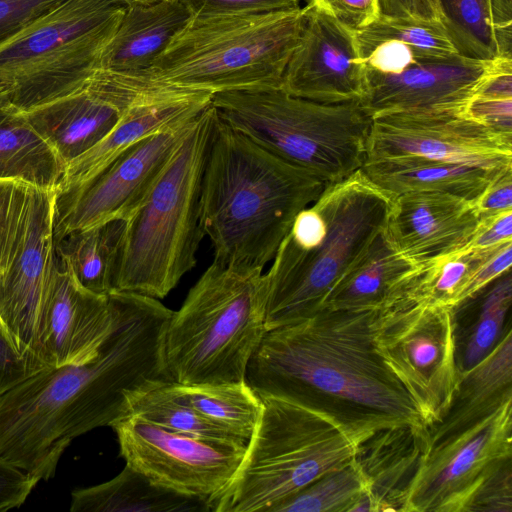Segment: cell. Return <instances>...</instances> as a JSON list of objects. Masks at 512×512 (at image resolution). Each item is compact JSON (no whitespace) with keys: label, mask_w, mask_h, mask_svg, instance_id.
<instances>
[{"label":"cell","mask_w":512,"mask_h":512,"mask_svg":"<svg viewBox=\"0 0 512 512\" xmlns=\"http://www.w3.org/2000/svg\"><path fill=\"white\" fill-rule=\"evenodd\" d=\"M109 296L115 324L93 360L48 366L0 396V457L37 483L54 476L75 438L112 426L138 396L173 382L164 356L173 310L142 294Z\"/></svg>","instance_id":"cell-1"},{"label":"cell","mask_w":512,"mask_h":512,"mask_svg":"<svg viewBox=\"0 0 512 512\" xmlns=\"http://www.w3.org/2000/svg\"><path fill=\"white\" fill-rule=\"evenodd\" d=\"M377 310L324 308L266 330L245 380L261 397L325 415L359 444L381 430L427 427L376 349Z\"/></svg>","instance_id":"cell-2"},{"label":"cell","mask_w":512,"mask_h":512,"mask_svg":"<svg viewBox=\"0 0 512 512\" xmlns=\"http://www.w3.org/2000/svg\"><path fill=\"white\" fill-rule=\"evenodd\" d=\"M217 115V114H216ZM328 184L267 151L218 116L203 169L199 220L214 262H271L296 215Z\"/></svg>","instance_id":"cell-3"},{"label":"cell","mask_w":512,"mask_h":512,"mask_svg":"<svg viewBox=\"0 0 512 512\" xmlns=\"http://www.w3.org/2000/svg\"><path fill=\"white\" fill-rule=\"evenodd\" d=\"M392 198L361 169L329 184L295 217L264 273L266 330L320 311L330 291L384 230Z\"/></svg>","instance_id":"cell-4"},{"label":"cell","mask_w":512,"mask_h":512,"mask_svg":"<svg viewBox=\"0 0 512 512\" xmlns=\"http://www.w3.org/2000/svg\"><path fill=\"white\" fill-rule=\"evenodd\" d=\"M298 9L193 17L152 66L137 77L105 72L134 91L215 94L281 88L306 18Z\"/></svg>","instance_id":"cell-5"},{"label":"cell","mask_w":512,"mask_h":512,"mask_svg":"<svg viewBox=\"0 0 512 512\" xmlns=\"http://www.w3.org/2000/svg\"><path fill=\"white\" fill-rule=\"evenodd\" d=\"M216 117L212 104L197 116L148 194L123 221L112 291L160 300L196 265L204 237L201 181Z\"/></svg>","instance_id":"cell-6"},{"label":"cell","mask_w":512,"mask_h":512,"mask_svg":"<svg viewBox=\"0 0 512 512\" xmlns=\"http://www.w3.org/2000/svg\"><path fill=\"white\" fill-rule=\"evenodd\" d=\"M263 269L212 262L167 324L164 356L174 383L244 381L265 327Z\"/></svg>","instance_id":"cell-7"},{"label":"cell","mask_w":512,"mask_h":512,"mask_svg":"<svg viewBox=\"0 0 512 512\" xmlns=\"http://www.w3.org/2000/svg\"><path fill=\"white\" fill-rule=\"evenodd\" d=\"M211 104L230 127L328 185L366 160L372 117L360 101L320 103L257 88L215 93Z\"/></svg>","instance_id":"cell-8"},{"label":"cell","mask_w":512,"mask_h":512,"mask_svg":"<svg viewBox=\"0 0 512 512\" xmlns=\"http://www.w3.org/2000/svg\"><path fill=\"white\" fill-rule=\"evenodd\" d=\"M261 398L262 413L242 461L209 500L211 512H269L357 453L360 444L325 415L283 399Z\"/></svg>","instance_id":"cell-9"},{"label":"cell","mask_w":512,"mask_h":512,"mask_svg":"<svg viewBox=\"0 0 512 512\" xmlns=\"http://www.w3.org/2000/svg\"><path fill=\"white\" fill-rule=\"evenodd\" d=\"M124 0H63L0 44V83L27 109L83 89L127 7Z\"/></svg>","instance_id":"cell-10"},{"label":"cell","mask_w":512,"mask_h":512,"mask_svg":"<svg viewBox=\"0 0 512 512\" xmlns=\"http://www.w3.org/2000/svg\"><path fill=\"white\" fill-rule=\"evenodd\" d=\"M58 198L57 187L23 181L0 187V320L22 354L43 362L41 337L57 266Z\"/></svg>","instance_id":"cell-11"},{"label":"cell","mask_w":512,"mask_h":512,"mask_svg":"<svg viewBox=\"0 0 512 512\" xmlns=\"http://www.w3.org/2000/svg\"><path fill=\"white\" fill-rule=\"evenodd\" d=\"M512 400L432 444L402 511H512Z\"/></svg>","instance_id":"cell-12"},{"label":"cell","mask_w":512,"mask_h":512,"mask_svg":"<svg viewBox=\"0 0 512 512\" xmlns=\"http://www.w3.org/2000/svg\"><path fill=\"white\" fill-rule=\"evenodd\" d=\"M374 343L425 425L430 428L438 423L462 376L454 309L400 299L377 310Z\"/></svg>","instance_id":"cell-13"},{"label":"cell","mask_w":512,"mask_h":512,"mask_svg":"<svg viewBox=\"0 0 512 512\" xmlns=\"http://www.w3.org/2000/svg\"><path fill=\"white\" fill-rule=\"evenodd\" d=\"M111 427L126 464L158 485L208 501L229 483L247 445L171 430L135 414Z\"/></svg>","instance_id":"cell-14"},{"label":"cell","mask_w":512,"mask_h":512,"mask_svg":"<svg viewBox=\"0 0 512 512\" xmlns=\"http://www.w3.org/2000/svg\"><path fill=\"white\" fill-rule=\"evenodd\" d=\"M465 106L372 117L366 160L416 156L486 169H512V136L473 118Z\"/></svg>","instance_id":"cell-15"},{"label":"cell","mask_w":512,"mask_h":512,"mask_svg":"<svg viewBox=\"0 0 512 512\" xmlns=\"http://www.w3.org/2000/svg\"><path fill=\"white\" fill-rule=\"evenodd\" d=\"M196 118L136 142L84 188L60 196L56 243L74 232L125 220L148 194Z\"/></svg>","instance_id":"cell-16"},{"label":"cell","mask_w":512,"mask_h":512,"mask_svg":"<svg viewBox=\"0 0 512 512\" xmlns=\"http://www.w3.org/2000/svg\"><path fill=\"white\" fill-rule=\"evenodd\" d=\"M304 27L283 74L288 94L320 103L360 101L366 65L356 31L307 3Z\"/></svg>","instance_id":"cell-17"},{"label":"cell","mask_w":512,"mask_h":512,"mask_svg":"<svg viewBox=\"0 0 512 512\" xmlns=\"http://www.w3.org/2000/svg\"><path fill=\"white\" fill-rule=\"evenodd\" d=\"M481 224L476 203L451 194L406 192L392 198L385 235L420 267L465 249Z\"/></svg>","instance_id":"cell-18"},{"label":"cell","mask_w":512,"mask_h":512,"mask_svg":"<svg viewBox=\"0 0 512 512\" xmlns=\"http://www.w3.org/2000/svg\"><path fill=\"white\" fill-rule=\"evenodd\" d=\"M114 324L109 294H97L85 288L57 253L41 337L45 362L62 367L93 360Z\"/></svg>","instance_id":"cell-19"},{"label":"cell","mask_w":512,"mask_h":512,"mask_svg":"<svg viewBox=\"0 0 512 512\" xmlns=\"http://www.w3.org/2000/svg\"><path fill=\"white\" fill-rule=\"evenodd\" d=\"M494 60L451 59L412 65L396 74L366 68L361 105L371 117L392 112L430 111L465 106Z\"/></svg>","instance_id":"cell-20"},{"label":"cell","mask_w":512,"mask_h":512,"mask_svg":"<svg viewBox=\"0 0 512 512\" xmlns=\"http://www.w3.org/2000/svg\"><path fill=\"white\" fill-rule=\"evenodd\" d=\"M136 95L97 71L83 89L19 111L66 165L108 134Z\"/></svg>","instance_id":"cell-21"},{"label":"cell","mask_w":512,"mask_h":512,"mask_svg":"<svg viewBox=\"0 0 512 512\" xmlns=\"http://www.w3.org/2000/svg\"><path fill=\"white\" fill-rule=\"evenodd\" d=\"M212 96L205 92L138 91L114 128L66 163L57 186L59 197L84 188L136 142L193 120L211 104Z\"/></svg>","instance_id":"cell-22"},{"label":"cell","mask_w":512,"mask_h":512,"mask_svg":"<svg viewBox=\"0 0 512 512\" xmlns=\"http://www.w3.org/2000/svg\"><path fill=\"white\" fill-rule=\"evenodd\" d=\"M192 19L182 0L128 4L102 55L100 70L124 78L140 76Z\"/></svg>","instance_id":"cell-23"},{"label":"cell","mask_w":512,"mask_h":512,"mask_svg":"<svg viewBox=\"0 0 512 512\" xmlns=\"http://www.w3.org/2000/svg\"><path fill=\"white\" fill-rule=\"evenodd\" d=\"M429 448L425 426L381 430L362 442L355 460L368 490L370 511H402L407 491Z\"/></svg>","instance_id":"cell-24"},{"label":"cell","mask_w":512,"mask_h":512,"mask_svg":"<svg viewBox=\"0 0 512 512\" xmlns=\"http://www.w3.org/2000/svg\"><path fill=\"white\" fill-rule=\"evenodd\" d=\"M421 268L398 252L383 230L339 279L322 309L386 307L408 296Z\"/></svg>","instance_id":"cell-25"},{"label":"cell","mask_w":512,"mask_h":512,"mask_svg":"<svg viewBox=\"0 0 512 512\" xmlns=\"http://www.w3.org/2000/svg\"><path fill=\"white\" fill-rule=\"evenodd\" d=\"M460 163L416 156L367 159L362 173L391 198L414 191L451 194L477 203L488 187L503 173Z\"/></svg>","instance_id":"cell-26"},{"label":"cell","mask_w":512,"mask_h":512,"mask_svg":"<svg viewBox=\"0 0 512 512\" xmlns=\"http://www.w3.org/2000/svg\"><path fill=\"white\" fill-rule=\"evenodd\" d=\"M512 400V331L501 335L490 353L461 380L442 419L428 428L429 447L459 433ZM429 449V448H428Z\"/></svg>","instance_id":"cell-27"},{"label":"cell","mask_w":512,"mask_h":512,"mask_svg":"<svg viewBox=\"0 0 512 512\" xmlns=\"http://www.w3.org/2000/svg\"><path fill=\"white\" fill-rule=\"evenodd\" d=\"M72 512H211L208 499L188 496L152 482L126 464L104 483L75 489Z\"/></svg>","instance_id":"cell-28"},{"label":"cell","mask_w":512,"mask_h":512,"mask_svg":"<svg viewBox=\"0 0 512 512\" xmlns=\"http://www.w3.org/2000/svg\"><path fill=\"white\" fill-rule=\"evenodd\" d=\"M64 169L65 163L17 107L0 117V180L57 187Z\"/></svg>","instance_id":"cell-29"},{"label":"cell","mask_w":512,"mask_h":512,"mask_svg":"<svg viewBox=\"0 0 512 512\" xmlns=\"http://www.w3.org/2000/svg\"><path fill=\"white\" fill-rule=\"evenodd\" d=\"M178 393L218 428L248 442L260 419L263 401L246 380L223 384L180 385Z\"/></svg>","instance_id":"cell-30"},{"label":"cell","mask_w":512,"mask_h":512,"mask_svg":"<svg viewBox=\"0 0 512 512\" xmlns=\"http://www.w3.org/2000/svg\"><path fill=\"white\" fill-rule=\"evenodd\" d=\"M124 220L74 232L57 243V253L88 290L108 295L113 289Z\"/></svg>","instance_id":"cell-31"},{"label":"cell","mask_w":512,"mask_h":512,"mask_svg":"<svg viewBox=\"0 0 512 512\" xmlns=\"http://www.w3.org/2000/svg\"><path fill=\"white\" fill-rule=\"evenodd\" d=\"M363 55L377 43L394 39L408 45L420 63L451 59L459 55L439 20L381 16L368 27L356 31Z\"/></svg>","instance_id":"cell-32"},{"label":"cell","mask_w":512,"mask_h":512,"mask_svg":"<svg viewBox=\"0 0 512 512\" xmlns=\"http://www.w3.org/2000/svg\"><path fill=\"white\" fill-rule=\"evenodd\" d=\"M368 486L355 457L330 470L269 512H351Z\"/></svg>","instance_id":"cell-33"},{"label":"cell","mask_w":512,"mask_h":512,"mask_svg":"<svg viewBox=\"0 0 512 512\" xmlns=\"http://www.w3.org/2000/svg\"><path fill=\"white\" fill-rule=\"evenodd\" d=\"M497 247L463 249L422 267L407 298L455 310L472 275Z\"/></svg>","instance_id":"cell-34"},{"label":"cell","mask_w":512,"mask_h":512,"mask_svg":"<svg viewBox=\"0 0 512 512\" xmlns=\"http://www.w3.org/2000/svg\"><path fill=\"white\" fill-rule=\"evenodd\" d=\"M439 20L457 53L490 61L497 57L490 0H437Z\"/></svg>","instance_id":"cell-35"},{"label":"cell","mask_w":512,"mask_h":512,"mask_svg":"<svg viewBox=\"0 0 512 512\" xmlns=\"http://www.w3.org/2000/svg\"><path fill=\"white\" fill-rule=\"evenodd\" d=\"M129 414L141 416L152 423L183 433L240 440L218 428L197 412L178 393L174 382L155 387L138 396L132 403Z\"/></svg>","instance_id":"cell-36"},{"label":"cell","mask_w":512,"mask_h":512,"mask_svg":"<svg viewBox=\"0 0 512 512\" xmlns=\"http://www.w3.org/2000/svg\"><path fill=\"white\" fill-rule=\"evenodd\" d=\"M511 302L512 277L509 270L498 278L482 303L460 360L462 372L478 364L496 345Z\"/></svg>","instance_id":"cell-37"},{"label":"cell","mask_w":512,"mask_h":512,"mask_svg":"<svg viewBox=\"0 0 512 512\" xmlns=\"http://www.w3.org/2000/svg\"><path fill=\"white\" fill-rule=\"evenodd\" d=\"M193 17L258 14L293 10L301 0H182Z\"/></svg>","instance_id":"cell-38"},{"label":"cell","mask_w":512,"mask_h":512,"mask_svg":"<svg viewBox=\"0 0 512 512\" xmlns=\"http://www.w3.org/2000/svg\"><path fill=\"white\" fill-rule=\"evenodd\" d=\"M48 366L22 354L0 329V396Z\"/></svg>","instance_id":"cell-39"},{"label":"cell","mask_w":512,"mask_h":512,"mask_svg":"<svg viewBox=\"0 0 512 512\" xmlns=\"http://www.w3.org/2000/svg\"><path fill=\"white\" fill-rule=\"evenodd\" d=\"M63 0H0V44Z\"/></svg>","instance_id":"cell-40"},{"label":"cell","mask_w":512,"mask_h":512,"mask_svg":"<svg viewBox=\"0 0 512 512\" xmlns=\"http://www.w3.org/2000/svg\"><path fill=\"white\" fill-rule=\"evenodd\" d=\"M348 28L359 31L380 17L378 0H307Z\"/></svg>","instance_id":"cell-41"},{"label":"cell","mask_w":512,"mask_h":512,"mask_svg":"<svg viewBox=\"0 0 512 512\" xmlns=\"http://www.w3.org/2000/svg\"><path fill=\"white\" fill-rule=\"evenodd\" d=\"M512 264V241L498 246L477 268L463 290L459 305L474 297L488 284L510 270Z\"/></svg>","instance_id":"cell-42"},{"label":"cell","mask_w":512,"mask_h":512,"mask_svg":"<svg viewBox=\"0 0 512 512\" xmlns=\"http://www.w3.org/2000/svg\"><path fill=\"white\" fill-rule=\"evenodd\" d=\"M38 483L0 457V512L19 508Z\"/></svg>","instance_id":"cell-43"},{"label":"cell","mask_w":512,"mask_h":512,"mask_svg":"<svg viewBox=\"0 0 512 512\" xmlns=\"http://www.w3.org/2000/svg\"><path fill=\"white\" fill-rule=\"evenodd\" d=\"M465 111L494 130L512 136V98L473 96L466 104Z\"/></svg>","instance_id":"cell-44"},{"label":"cell","mask_w":512,"mask_h":512,"mask_svg":"<svg viewBox=\"0 0 512 512\" xmlns=\"http://www.w3.org/2000/svg\"><path fill=\"white\" fill-rule=\"evenodd\" d=\"M481 221L512 210V170L503 173L477 201Z\"/></svg>","instance_id":"cell-45"},{"label":"cell","mask_w":512,"mask_h":512,"mask_svg":"<svg viewBox=\"0 0 512 512\" xmlns=\"http://www.w3.org/2000/svg\"><path fill=\"white\" fill-rule=\"evenodd\" d=\"M512 241V210L481 221L480 227L465 249H488Z\"/></svg>","instance_id":"cell-46"},{"label":"cell","mask_w":512,"mask_h":512,"mask_svg":"<svg viewBox=\"0 0 512 512\" xmlns=\"http://www.w3.org/2000/svg\"><path fill=\"white\" fill-rule=\"evenodd\" d=\"M490 20L496 58L512 59V0H490Z\"/></svg>","instance_id":"cell-47"},{"label":"cell","mask_w":512,"mask_h":512,"mask_svg":"<svg viewBox=\"0 0 512 512\" xmlns=\"http://www.w3.org/2000/svg\"><path fill=\"white\" fill-rule=\"evenodd\" d=\"M378 3L381 16L431 20L420 0H378Z\"/></svg>","instance_id":"cell-48"},{"label":"cell","mask_w":512,"mask_h":512,"mask_svg":"<svg viewBox=\"0 0 512 512\" xmlns=\"http://www.w3.org/2000/svg\"><path fill=\"white\" fill-rule=\"evenodd\" d=\"M15 107L16 106L12 102L9 88L6 85L0 83V117Z\"/></svg>","instance_id":"cell-49"},{"label":"cell","mask_w":512,"mask_h":512,"mask_svg":"<svg viewBox=\"0 0 512 512\" xmlns=\"http://www.w3.org/2000/svg\"><path fill=\"white\" fill-rule=\"evenodd\" d=\"M427 16L431 20H439L437 0H420ZM440 21V20H439Z\"/></svg>","instance_id":"cell-50"},{"label":"cell","mask_w":512,"mask_h":512,"mask_svg":"<svg viewBox=\"0 0 512 512\" xmlns=\"http://www.w3.org/2000/svg\"><path fill=\"white\" fill-rule=\"evenodd\" d=\"M127 4H151L159 0H124Z\"/></svg>","instance_id":"cell-51"},{"label":"cell","mask_w":512,"mask_h":512,"mask_svg":"<svg viewBox=\"0 0 512 512\" xmlns=\"http://www.w3.org/2000/svg\"><path fill=\"white\" fill-rule=\"evenodd\" d=\"M0 329L7 335V337L11 340V338L9 337L8 333L6 332L1 320H0ZM11 342L13 343V341L11 340ZM14 344V343H13ZM16 347V346H15Z\"/></svg>","instance_id":"cell-52"},{"label":"cell","mask_w":512,"mask_h":512,"mask_svg":"<svg viewBox=\"0 0 512 512\" xmlns=\"http://www.w3.org/2000/svg\"><path fill=\"white\" fill-rule=\"evenodd\" d=\"M6 181H3V180H0V187L3 183H5Z\"/></svg>","instance_id":"cell-53"}]
</instances>
